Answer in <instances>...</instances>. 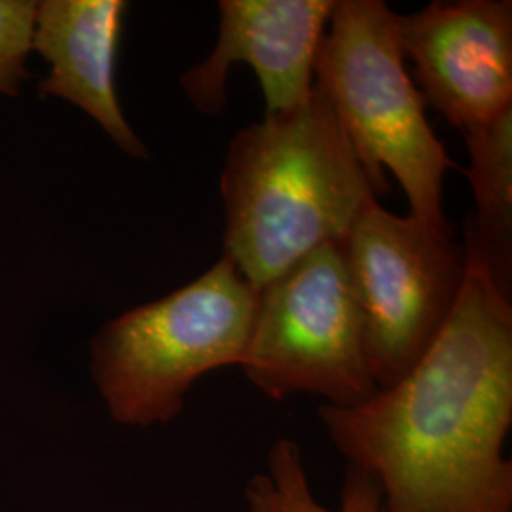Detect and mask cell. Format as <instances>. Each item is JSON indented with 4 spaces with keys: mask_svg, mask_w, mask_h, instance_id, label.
I'll list each match as a JSON object with an SVG mask.
<instances>
[{
    "mask_svg": "<svg viewBox=\"0 0 512 512\" xmlns=\"http://www.w3.org/2000/svg\"><path fill=\"white\" fill-rule=\"evenodd\" d=\"M317 418L384 512H512V306L486 264L467 249L454 310L397 384Z\"/></svg>",
    "mask_w": 512,
    "mask_h": 512,
    "instance_id": "obj_1",
    "label": "cell"
},
{
    "mask_svg": "<svg viewBox=\"0 0 512 512\" xmlns=\"http://www.w3.org/2000/svg\"><path fill=\"white\" fill-rule=\"evenodd\" d=\"M224 255L260 291L325 243H340L378 200L327 97L315 86L230 141L220 177Z\"/></svg>",
    "mask_w": 512,
    "mask_h": 512,
    "instance_id": "obj_2",
    "label": "cell"
},
{
    "mask_svg": "<svg viewBox=\"0 0 512 512\" xmlns=\"http://www.w3.org/2000/svg\"><path fill=\"white\" fill-rule=\"evenodd\" d=\"M313 76L368 175L387 194L389 169L403 186L410 215L450 226L442 211L444 177L454 167L406 73L397 14L384 0H334Z\"/></svg>",
    "mask_w": 512,
    "mask_h": 512,
    "instance_id": "obj_3",
    "label": "cell"
},
{
    "mask_svg": "<svg viewBox=\"0 0 512 512\" xmlns=\"http://www.w3.org/2000/svg\"><path fill=\"white\" fill-rule=\"evenodd\" d=\"M258 291L222 255L202 277L112 319L92 342V376L110 418L128 427L175 420L202 376L243 365Z\"/></svg>",
    "mask_w": 512,
    "mask_h": 512,
    "instance_id": "obj_4",
    "label": "cell"
},
{
    "mask_svg": "<svg viewBox=\"0 0 512 512\" xmlns=\"http://www.w3.org/2000/svg\"><path fill=\"white\" fill-rule=\"evenodd\" d=\"M241 370L272 401L306 393L344 408L378 391L363 317L336 243L311 251L258 291Z\"/></svg>",
    "mask_w": 512,
    "mask_h": 512,
    "instance_id": "obj_5",
    "label": "cell"
},
{
    "mask_svg": "<svg viewBox=\"0 0 512 512\" xmlns=\"http://www.w3.org/2000/svg\"><path fill=\"white\" fill-rule=\"evenodd\" d=\"M336 245L363 317L372 378L378 389L391 387L444 329L465 281L467 249L452 226L393 215L378 200Z\"/></svg>",
    "mask_w": 512,
    "mask_h": 512,
    "instance_id": "obj_6",
    "label": "cell"
},
{
    "mask_svg": "<svg viewBox=\"0 0 512 512\" xmlns=\"http://www.w3.org/2000/svg\"><path fill=\"white\" fill-rule=\"evenodd\" d=\"M397 35L425 105L461 133L512 107V2H431L397 14Z\"/></svg>",
    "mask_w": 512,
    "mask_h": 512,
    "instance_id": "obj_7",
    "label": "cell"
},
{
    "mask_svg": "<svg viewBox=\"0 0 512 512\" xmlns=\"http://www.w3.org/2000/svg\"><path fill=\"white\" fill-rule=\"evenodd\" d=\"M334 0H220L219 38L209 57L183 74L196 109L219 116L230 67L247 63L260 82L266 114L293 109L313 90V69Z\"/></svg>",
    "mask_w": 512,
    "mask_h": 512,
    "instance_id": "obj_8",
    "label": "cell"
},
{
    "mask_svg": "<svg viewBox=\"0 0 512 512\" xmlns=\"http://www.w3.org/2000/svg\"><path fill=\"white\" fill-rule=\"evenodd\" d=\"M124 0H48L37 4L33 46L52 73L40 92L88 112L114 143L135 158L147 148L129 128L116 93V55L124 31Z\"/></svg>",
    "mask_w": 512,
    "mask_h": 512,
    "instance_id": "obj_9",
    "label": "cell"
},
{
    "mask_svg": "<svg viewBox=\"0 0 512 512\" xmlns=\"http://www.w3.org/2000/svg\"><path fill=\"white\" fill-rule=\"evenodd\" d=\"M475 219L467 222L465 247L494 275L511 298L512 279V107L486 124L467 129Z\"/></svg>",
    "mask_w": 512,
    "mask_h": 512,
    "instance_id": "obj_10",
    "label": "cell"
},
{
    "mask_svg": "<svg viewBox=\"0 0 512 512\" xmlns=\"http://www.w3.org/2000/svg\"><path fill=\"white\" fill-rule=\"evenodd\" d=\"M249 512H384L378 484L359 469L348 467L340 505L330 509L311 490L310 476L296 440H275L266 456V471L245 484Z\"/></svg>",
    "mask_w": 512,
    "mask_h": 512,
    "instance_id": "obj_11",
    "label": "cell"
},
{
    "mask_svg": "<svg viewBox=\"0 0 512 512\" xmlns=\"http://www.w3.org/2000/svg\"><path fill=\"white\" fill-rule=\"evenodd\" d=\"M37 4L27 0H0V92L18 93L25 76L23 63L33 46Z\"/></svg>",
    "mask_w": 512,
    "mask_h": 512,
    "instance_id": "obj_12",
    "label": "cell"
}]
</instances>
